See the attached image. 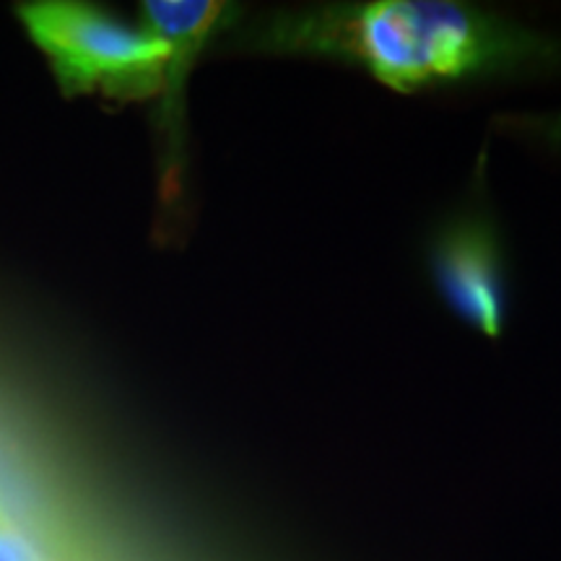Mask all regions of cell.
<instances>
[{
	"label": "cell",
	"mask_w": 561,
	"mask_h": 561,
	"mask_svg": "<svg viewBox=\"0 0 561 561\" xmlns=\"http://www.w3.org/2000/svg\"><path fill=\"white\" fill-rule=\"evenodd\" d=\"M140 9V26L161 39L170 50L164 70V87H161V117H164V133L170 140V170L174 174L180 146V123L182 104H185L187 76L206 50L208 42L224 34V30L240 16V9L219 0H144Z\"/></svg>",
	"instance_id": "obj_4"
},
{
	"label": "cell",
	"mask_w": 561,
	"mask_h": 561,
	"mask_svg": "<svg viewBox=\"0 0 561 561\" xmlns=\"http://www.w3.org/2000/svg\"><path fill=\"white\" fill-rule=\"evenodd\" d=\"M240 53L331 60L398 94L561 70V37L458 0L271 9L224 30Z\"/></svg>",
	"instance_id": "obj_1"
},
{
	"label": "cell",
	"mask_w": 561,
	"mask_h": 561,
	"mask_svg": "<svg viewBox=\"0 0 561 561\" xmlns=\"http://www.w3.org/2000/svg\"><path fill=\"white\" fill-rule=\"evenodd\" d=\"M34 47L50 62L66 96L104 94L149 100L164 87L170 50L144 26L81 0H30L16 5Z\"/></svg>",
	"instance_id": "obj_2"
},
{
	"label": "cell",
	"mask_w": 561,
	"mask_h": 561,
	"mask_svg": "<svg viewBox=\"0 0 561 561\" xmlns=\"http://www.w3.org/2000/svg\"><path fill=\"white\" fill-rule=\"evenodd\" d=\"M430 276L455 318L486 339H500L510 294L500 231L486 210L466 208L439 224L430 242Z\"/></svg>",
	"instance_id": "obj_3"
},
{
	"label": "cell",
	"mask_w": 561,
	"mask_h": 561,
	"mask_svg": "<svg viewBox=\"0 0 561 561\" xmlns=\"http://www.w3.org/2000/svg\"><path fill=\"white\" fill-rule=\"evenodd\" d=\"M0 561H47L32 538L0 507Z\"/></svg>",
	"instance_id": "obj_6"
},
{
	"label": "cell",
	"mask_w": 561,
	"mask_h": 561,
	"mask_svg": "<svg viewBox=\"0 0 561 561\" xmlns=\"http://www.w3.org/2000/svg\"><path fill=\"white\" fill-rule=\"evenodd\" d=\"M494 125L504 136L561 153V110L551 112H502Z\"/></svg>",
	"instance_id": "obj_5"
}]
</instances>
